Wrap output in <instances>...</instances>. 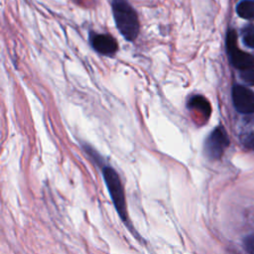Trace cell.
I'll use <instances>...</instances> for the list:
<instances>
[{
    "instance_id": "cell-1",
    "label": "cell",
    "mask_w": 254,
    "mask_h": 254,
    "mask_svg": "<svg viewBox=\"0 0 254 254\" xmlns=\"http://www.w3.org/2000/svg\"><path fill=\"white\" fill-rule=\"evenodd\" d=\"M112 13L120 34L128 41H134L139 34V20L136 11L127 0H112Z\"/></svg>"
},
{
    "instance_id": "cell-2",
    "label": "cell",
    "mask_w": 254,
    "mask_h": 254,
    "mask_svg": "<svg viewBox=\"0 0 254 254\" xmlns=\"http://www.w3.org/2000/svg\"><path fill=\"white\" fill-rule=\"evenodd\" d=\"M102 173L105 185L108 189L112 202L118 212V215L124 222H126L128 215L126 209L124 189L121 184L120 178L117 172L111 167H104Z\"/></svg>"
},
{
    "instance_id": "cell-3",
    "label": "cell",
    "mask_w": 254,
    "mask_h": 254,
    "mask_svg": "<svg viewBox=\"0 0 254 254\" xmlns=\"http://www.w3.org/2000/svg\"><path fill=\"white\" fill-rule=\"evenodd\" d=\"M236 33L234 31H229L226 38V49L232 64L237 68H240L242 70L249 67H253L254 58L249 54L241 52L236 46Z\"/></svg>"
},
{
    "instance_id": "cell-4",
    "label": "cell",
    "mask_w": 254,
    "mask_h": 254,
    "mask_svg": "<svg viewBox=\"0 0 254 254\" xmlns=\"http://www.w3.org/2000/svg\"><path fill=\"white\" fill-rule=\"evenodd\" d=\"M228 138L222 127L215 128L205 142V153L211 159H218L228 146Z\"/></svg>"
},
{
    "instance_id": "cell-5",
    "label": "cell",
    "mask_w": 254,
    "mask_h": 254,
    "mask_svg": "<svg viewBox=\"0 0 254 254\" xmlns=\"http://www.w3.org/2000/svg\"><path fill=\"white\" fill-rule=\"evenodd\" d=\"M232 99L235 108L241 113H251L254 111V92L250 89L235 85L232 89Z\"/></svg>"
},
{
    "instance_id": "cell-6",
    "label": "cell",
    "mask_w": 254,
    "mask_h": 254,
    "mask_svg": "<svg viewBox=\"0 0 254 254\" xmlns=\"http://www.w3.org/2000/svg\"><path fill=\"white\" fill-rule=\"evenodd\" d=\"M90 43L97 53L104 56H112L118 50L116 40L108 34H91Z\"/></svg>"
},
{
    "instance_id": "cell-7",
    "label": "cell",
    "mask_w": 254,
    "mask_h": 254,
    "mask_svg": "<svg viewBox=\"0 0 254 254\" xmlns=\"http://www.w3.org/2000/svg\"><path fill=\"white\" fill-rule=\"evenodd\" d=\"M189 107L199 110V112H201L205 116H208L211 111L208 101L200 95L192 96L189 101Z\"/></svg>"
},
{
    "instance_id": "cell-8",
    "label": "cell",
    "mask_w": 254,
    "mask_h": 254,
    "mask_svg": "<svg viewBox=\"0 0 254 254\" xmlns=\"http://www.w3.org/2000/svg\"><path fill=\"white\" fill-rule=\"evenodd\" d=\"M237 13L241 18L251 19L254 17V2L250 0L241 1L237 6Z\"/></svg>"
},
{
    "instance_id": "cell-9",
    "label": "cell",
    "mask_w": 254,
    "mask_h": 254,
    "mask_svg": "<svg viewBox=\"0 0 254 254\" xmlns=\"http://www.w3.org/2000/svg\"><path fill=\"white\" fill-rule=\"evenodd\" d=\"M243 41L244 43L254 49V25L247 26L243 31Z\"/></svg>"
},
{
    "instance_id": "cell-10",
    "label": "cell",
    "mask_w": 254,
    "mask_h": 254,
    "mask_svg": "<svg viewBox=\"0 0 254 254\" xmlns=\"http://www.w3.org/2000/svg\"><path fill=\"white\" fill-rule=\"evenodd\" d=\"M241 77L247 83L254 85V66L242 70L241 71Z\"/></svg>"
},
{
    "instance_id": "cell-11",
    "label": "cell",
    "mask_w": 254,
    "mask_h": 254,
    "mask_svg": "<svg viewBox=\"0 0 254 254\" xmlns=\"http://www.w3.org/2000/svg\"><path fill=\"white\" fill-rule=\"evenodd\" d=\"M244 248L249 254H254V235H249L244 239Z\"/></svg>"
}]
</instances>
